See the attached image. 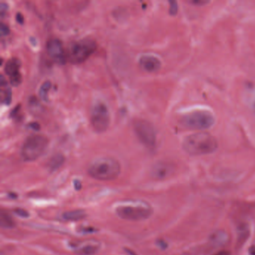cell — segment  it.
<instances>
[{
  "instance_id": "1",
  "label": "cell",
  "mask_w": 255,
  "mask_h": 255,
  "mask_svg": "<svg viewBox=\"0 0 255 255\" xmlns=\"http://www.w3.org/2000/svg\"><path fill=\"white\" fill-rule=\"evenodd\" d=\"M218 141L213 135L207 132H197L186 137L183 141L185 151L192 156L213 153L218 148Z\"/></svg>"
},
{
  "instance_id": "2",
  "label": "cell",
  "mask_w": 255,
  "mask_h": 255,
  "mask_svg": "<svg viewBox=\"0 0 255 255\" xmlns=\"http://www.w3.org/2000/svg\"><path fill=\"white\" fill-rule=\"evenodd\" d=\"M153 212L150 204L144 201H122L116 207L117 216L128 221L144 220L150 217Z\"/></svg>"
},
{
  "instance_id": "3",
  "label": "cell",
  "mask_w": 255,
  "mask_h": 255,
  "mask_svg": "<svg viewBox=\"0 0 255 255\" xmlns=\"http://www.w3.org/2000/svg\"><path fill=\"white\" fill-rule=\"evenodd\" d=\"M88 171L89 175L96 180L109 181L119 177L121 165L114 158L101 157L95 159L89 165Z\"/></svg>"
},
{
  "instance_id": "4",
  "label": "cell",
  "mask_w": 255,
  "mask_h": 255,
  "mask_svg": "<svg viewBox=\"0 0 255 255\" xmlns=\"http://www.w3.org/2000/svg\"><path fill=\"white\" fill-rule=\"evenodd\" d=\"M97 50V43L90 38L71 43L67 51V59L71 63L80 64L87 60Z\"/></svg>"
},
{
  "instance_id": "5",
  "label": "cell",
  "mask_w": 255,
  "mask_h": 255,
  "mask_svg": "<svg viewBox=\"0 0 255 255\" xmlns=\"http://www.w3.org/2000/svg\"><path fill=\"white\" fill-rule=\"evenodd\" d=\"M48 142V138L45 135H30L26 138L22 146V157L29 162L36 160L45 151Z\"/></svg>"
},
{
  "instance_id": "6",
  "label": "cell",
  "mask_w": 255,
  "mask_h": 255,
  "mask_svg": "<svg viewBox=\"0 0 255 255\" xmlns=\"http://www.w3.org/2000/svg\"><path fill=\"white\" fill-rule=\"evenodd\" d=\"M182 123L189 129L204 130L214 125L215 118L210 112L199 110L186 115L182 119Z\"/></svg>"
},
{
  "instance_id": "7",
  "label": "cell",
  "mask_w": 255,
  "mask_h": 255,
  "mask_svg": "<svg viewBox=\"0 0 255 255\" xmlns=\"http://www.w3.org/2000/svg\"><path fill=\"white\" fill-rule=\"evenodd\" d=\"M90 119L95 131L105 132L110 124V114L107 106L103 102L95 103L91 110Z\"/></svg>"
},
{
  "instance_id": "8",
  "label": "cell",
  "mask_w": 255,
  "mask_h": 255,
  "mask_svg": "<svg viewBox=\"0 0 255 255\" xmlns=\"http://www.w3.org/2000/svg\"><path fill=\"white\" fill-rule=\"evenodd\" d=\"M134 132L141 144L152 149L156 143V133L154 127L146 120L135 121L133 124Z\"/></svg>"
},
{
  "instance_id": "9",
  "label": "cell",
  "mask_w": 255,
  "mask_h": 255,
  "mask_svg": "<svg viewBox=\"0 0 255 255\" xmlns=\"http://www.w3.org/2000/svg\"><path fill=\"white\" fill-rule=\"evenodd\" d=\"M47 51L49 56L56 63L64 65L66 62V53L62 41L58 38H51L47 41Z\"/></svg>"
},
{
  "instance_id": "10",
  "label": "cell",
  "mask_w": 255,
  "mask_h": 255,
  "mask_svg": "<svg viewBox=\"0 0 255 255\" xmlns=\"http://www.w3.org/2000/svg\"><path fill=\"white\" fill-rule=\"evenodd\" d=\"M175 165L172 162L160 161L152 167L150 174L155 180H163L171 177L175 172Z\"/></svg>"
},
{
  "instance_id": "11",
  "label": "cell",
  "mask_w": 255,
  "mask_h": 255,
  "mask_svg": "<svg viewBox=\"0 0 255 255\" xmlns=\"http://www.w3.org/2000/svg\"><path fill=\"white\" fill-rule=\"evenodd\" d=\"M138 64L143 71L148 73L157 72L162 67L159 58L153 55H143L140 57Z\"/></svg>"
},
{
  "instance_id": "12",
  "label": "cell",
  "mask_w": 255,
  "mask_h": 255,
  "mask_svg": "<svg viewBox=\"0 0 255 255\" xmlns=\"http://www.w3.org/2000/svg\"><path fill=\"white\" fill-rule=\"evenodd\" d=\"M230 237L226 231L219 230L212 233L210 236L209 241L210 244L215 247H224L228 245Z\"/></svg>"
},
{
  "instance_id": "13",
  "label": "cell",
  "mask_w": 255,
  "mask_h": 255,
  "mask_svg": "<svg viewBox=\"0 0 255 255\" xmlns=\"http://www.w3.org/2000/svg\"><path fill=\"white\" fill-rule=\"evenodd\" d=\"M99 248L96 242H88L76 248V253L78 255H94L98 252Z\"/></svg>"
},
{
  "instance_id": "14",
  "label": "cell",
  "mask_w": 255,
  "mask_h": 255,
  "mask_svg": "<svg viewBox=\"0 0 255 255\" xmlns=\"http://www.w3.org/2000/svg\"><path fill=\"white\" fill-rule=\"evenodd\" d=\"M21 66V62L20 59L17 58H11L5 64V72L10 77L20 73V68Z\"/></svg>"
},
{
  "instance_id": "15",
  "label": "cell",
  "mask_w": 255,
  "mask_h": 255,
  "mask_svg": "<svg viewBox=\"0 0 255 255\" xmlns=\"http://www.w3.org/2000/svg\"><path fill=\"white\" fill-rule=\"evenodd\" d=\"M86 216V212L82 210H72V211L65 212L62 217L68 221H80L85 219Z\"/></svg>"
},
{
  "instance_id": "16",
  "label": "cell",
  "mask_w": 255,
  "mask_h": 255,
  "mask_svg": "<svg viewBox=\"0 0 255 255\" xmlns=\"http://www.w3.org/2000/svg\"><path fill=\"white\" fill-rule=\"evenodd\" d=\"M249 227L247 224H241L240 226L237 228V242L239 244H243L247 240L249 237Z\"/></svg>"
},
{
  "instance_id": "17",
  "label": "cell",
  "mask_w": 255,
  "mask_h": 255,
  "mask_svg": "<svg viewBox=\"0 0 255 255\" xmlns=\"http://www.w3.org/2000/svg\"><path fill=\"white\" fill-rule=\"evenodd\" d=\"M65 156L60 153L54 155L51 159H50L48 162V168L50 171H54L57 170L58 168H60L64 162H65Z\"/></svg>"
},
{
  "instance_id": "18",
  "label": "cell",
  "mask_w": 255,
  "mask_h": 255,
  "mask_svg": "<svg viewBox=\"0 0 255 255\" xmlns=\"http://www.w3.org/2000/svg\"><path fill=\"white\" fill-rule=\"evenodd\" d=\"M0 225L4 228H11L15 225V222L8 213L1 211L0 213Z\"/></svg>"
},
{
  "instance_id": "19",
  "label": "cell",
  "mask_w": 255,
  "mask_h": 255,
  "mask_svg": "<svg viewBox=\"0 0 255 255\" xmlns=\"http://www.w3.org/2000/svg\"><path fill=\"white\" fill-rule=\"evenodd\" d=\"M50 88H51V83L50 81L44 82L40 87L39 96L44 102H47L49 101L48 92Z\"/></svg>"
},
{
  "instance_id": "20",
  "label": "cell",
  "mask_w": 255,
  "mask_h": 255,
  "mask_svg": "<svg viewBox=\"0 0 255 255\" xmlns=\"http://www.w3.org/2000/svg\"><path fill=\"white\" fill-rule=\"evenodd\" d=\"M2 101L7 105H9L12 98V94H11V89H7L2 91Z\"/></svg>"
},
{
  "instance_id": "21",
  "label": "cell",
  "mask_w": 255,
  "mask_h": 255,
  "mask_svg": "<svg viewBox=\"0 0 255 255\" xmlns=\"http://www.w3.org/2000/svg\"><path fill=\"white\" fill-rule=\"evenodd\" d=\"M10 82L13 86H18L22 83V76L20 73L10 77Z\"/></svg>"
},
{
  "instance_id": "22",
  "label": "cell",
  "mask_w": 255,
  "mask_h": 255,
  "mask_svg": "<svg viewBox=\"0 0 255 255\" xmlns=\"http://www.w3.org/2000/svg\"><path fill=\"white\" fill-rule=\"evenodd\" d=\"M248 102L250 108L255 113V89H254L252 93L249 94L248 96Z\"/></svg>"
},
{
  "instance_id": "23",
  "label": "cell",
  "mask_w": 255,
  "mask_h": 255,
  "mask_svg": "<svg viewBox=\"0 0 255 255\" xmlns=\"http://www.w3.org/2000/svg\"><path fill=\"white\" fill-rule=\"evenodd\" d=\"M0 32H1V35L2 36H6L8 34L10 33V29L6 24L5 23H1V26H0Z\"/></svg>"
},
{
  "instance_id": "24",
  "label": "cell",
  "mask_w": 255,
  "mask_h": 255,
  "mask_svg": "<svg viewBox=\"0 0 255 255\" xmlns=\"http://www.w3.org/2000/svg\"><path fill=\"white\" fill-rule=\"evenodd\" d=\"M170 14H175L177 12V4L176 2H170Z\"/></svg>"
},
{
  "instance_id": "25",
  "label": "cell",
  "mask_w": 255,
  "mask_h": 255,
  "mask_svg": "<svg viewBox=\"0 0 255 255\" xmlns=\"http://www.w3.org/2000/svg\"><path fill=\"white\" fill-rule=\"evenodd\" d=\"M16 214L18 215L20 217L26 218L29 216V213H28L27 211H26L25 210H23V209H17L15 210Z\"/></svg>"
},
{
  "instance_id": "26",
  "label": "cell",
  "mask_w": 255,
  "mask_h": 255,
  "mask_svg": "<svg viewBox=\"0 0 255 255\" xmlns=\"http://www.w3.org/2000/svg\"><path fill=\"white\" fill-rule=\"evenodd\" d=\"M28 126H29V128H30V129H32V130L34 131L39 130L40 128H41L39 124L37 123V122H32V123L29 124Z\"/></svg>"
},
{
  "instance_id": "27",
  "label": "cell",
  "mask_w": 255,
  "mask_h": 255,
  "mask_svg": "<svg viewBox=\"0 0 255 255\" xmlns=\"http://www.w3.org/2000/svg\"><path fill=\"white\" fill-rule=\"evenodd\" d=\"M16 20H17L20 24H23V22H24V17H23V14H22L21 13H17V14H16Z\"/></svg>"
},
{
  "instance_id": "28",
  "label": "cell",
  "mask_w": 255,
  "mask_h": 255,
  "mask_svg": "<svg viewBox=\"0 0 255 255\" xmlns=\"http://www.w3.org/2000/svg\"><path fill=\"white\" fill-rule=\"evenodd\" d=\"M8 9V5L6 3H4V2H2L1 5H0V11H1V13L3 14L6 11V10Z\"/></svg>"
},
{
  "instance_id": "29",
  "label": "cell",
  "mask_w": 255,
  "mask_h": 255,
  "mask_svg": "<svg viewBox=\"0 0 255 255\" xmlns=\"http://www.w3.org/2000/svg\"><path fill=\"white\" fill-rule=\"evenodd\" d=\"M214 255H231V252L227 250H221L215 254Z\"/></svg>"
},
{
  "instance_id": "30",
  "label": "cell",
  "mask_w": 255,
  "mask_h": 255,
  "mask_svg": "<svg viewBox=\"0 0 255 255\" xmlns=\"http://www.w3.org/2000/svg\"><path fill=\"white\" fill-rule=\"evenodd\" d=\"M191 3L194 4V5H197V4H198V5H205L207 3V2H206V1H192Z\"/></svg>"
},
{
  "instance_id": "31",
  "label": "cell",
  "mask_w": 255,
  "mask_h": 255,
  "mask_svg": "<svg viewBox=\"0 0 255 255\" xmlns=\"http://www.w3.org/2000/svg\"><path fill=\"white\" fill-rule=\"evenodd\" d=\"M127 252H128V255H137L136 254L134 253L132 251L129 250V249H125Z\"/></svg>"
},
{
  "instance_id": "32",
  "label": "cell",
  "mask_w": 255,
  "mask_h": 255,
  "mask_svg": "<svg viewBox=\"0 0 255 255\" xmlns=\"http://www.w3.org/2000/svg\"><path fill=\"white\" fill-rule=\"evenodd\" d=\"M251 255H255V247L252 248L250 251Z\"/></svg>"
},
{
  "instance_id": "33",
  "label": "cell",
  "mask_w": 255,
  "mask_h": 255,
  "mask_svg": "<svg viewBox=\"0 0 255 255\" xmlns=\"http://www.w3.org/2000/svg\"><path fill=\"white\" fill-rule=\"evenodd\" d=\"M1 255H7V254L3 253V252H2V253H1Z\"/></svg>"
}]
</instances>
